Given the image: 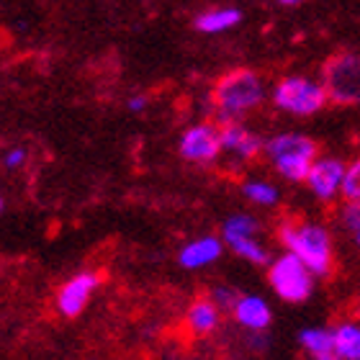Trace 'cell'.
<instances>
[{"mask_svg":"<svg viewBox=\"0 0 360 360\" xmlns=\"http://www.w3.org/2000/svg\"><path fill=\"white\" fill-rule=\"evenodd\" d=\"M345 165L340 158L332 155H319L314 160V165L307 175V188L311 191L316 201L332 203L335 198H342V180H345Z\"/></svg>","mask_w":360,"mask_h":360,"instance_id":"cell-8","label":"cell"},{"mask_svg":"<svg viewBox=\"0 0 360 360\" xmlns=\"http://www.w3.org/2000/svg\"><path fill=\"white\" fill-rule=\"evenodd\" d=\"M340 224L345 232H350L353 242L358 245L360 250V201H345L340 206Z\"/></svg>","mask_w":360,"mask_h":360,"instance_id":"cell-20","label":"cell"},{"mask_svg":"<svg viewBox=\"0 0 360 360\" xmlns=\"http://www.w3.org/2000/svg\"><path fill=\"white\" fill-rule=\"evenodd\" d=\"M242 21V11L234 6H217V8H206L193 18L195 31L201 34H224V31H232L234 26H240Z\"/></svg>","mask_w":360,"mask_h":360,"instance_id":"cell-13","label":"cell"},{"mask_svg":"<svg viewBox=\"0 0 360 360\" xmlns=\"http://www.w3.org/2000/svg\"><path fill=\"white\" fill-rule=\"evenodd\" d=\"M234 322L250 332H265L273 322V311H270L268 301L255 293H240V299L232 309Z\"/></svg>","mask_w":360,"mask_h":360,"instance_id":"cell-11","label":"cell"},{"mask_svg":"<svg viewBox=\"0 0 360 360\" xmlns=\"http://www.w3.org/2000/svg\"><path fill=\"white\" fill-rule=\"evenodd\" d=\"M242 195L255 203V206H265V209H270V206H276L281 201V191L268 180L257 178H250L242 183Z\"/></svg>","mask_w":360,"mask_h":360,"instance_id":"cell-18","label":"cell"},{"mask_svg":"<svg viewBox=\"0 0 360 360\" xmlns=\"http://www.w3.org/2000/svg\"><path fill=\"white\" fill-rule=\"evenodd\" d=\"M268 85L263 75L250 68H234L219 75L209 90L211 111L219 124L226 121H245L255 113L268 98Z\"/></svg>","mask_w":360,"mask_h":360,"instance_id":"cell-1","label":"cell"},{"mask_svg":"<svg viewBox=\"0 0 360 360\" xmlns=\"http://www.w3.org/2000/svg\"><path fill=\"white\" fill-rule=\"evenodd\" d=\"M281 6H288V8H293V6H301V3H307V0H278Z\"/></svg>","mask_w":360,"mask_h":360,"instance_id":"cell-25","label":"cell"},{"mask_svg":"<svg viewBox=\"0 0 360 360\" xmlns=\"http://www.w3.org/2000/svg\"><path fill=\"white\" fill-rule=\"evenodd\" d=\"M26 160H29L26 147H11V150L3 155V167H6V170H21V167L26 165Z\"/></svg>","mask_w":360,"mask_h":360,"instance_id":"cell-23","label":"cell"},{"mask_svg":"<svg viewBox=\"0 0 360 360\" xmlns=\"http://www.w3.org/2000/svg\"><path fill=\"white\" fill-rule=\"evenodd\" d=\"M316 276L307 268V263L285 250L283 255L270 260L268 265V283L276 291L278 299L285 304H304L314 293Z\"/></svg>","mask_w":360,"mask_h":360,"instance_id":"cell-6","label":"cell"},{"mask_svg":"<svg viewBox=\"0 0 360 360\" xmlns=\"http://www.w3.org/2000/svg\"><path fill=\"white\" fill-rule=\"evenodd\" d=\"M180 158L191 165H214L221 158V127L217 119L195 121L178 139Z\"/></svg>","mask_w":360,"mask_h":360,"instance_id":"cell-7","label":"cell"},{"mask_svg":"<svg viewBox=\"0 0 360 360\" xmlns=\"http://www.w3.org/2000/svg\"><path fill=\"white\" fill-rule=\"evenodd\" d=\"M221 252H224V240L206 234V237H195L188 245H183V250L178 252V263L186 270H201L217 263Z\"/></svg>","mask_w":360,"mask_h":360,"instance_id":"cell-12","label":"cell"},{"mask_svg":"<svg viewBox=\"0 0 360 360\" xmlns=\"http://www.w3.org/2000/svg\"><path fill=\"white\" fill-rule=\"evenodd\" d=\"M268 98L278 111L288 113V116H299V119L314 116V113H319L330 103V96H327L324 83L319 77H309V75L278 77L276 83H273V88H270Z\"/></svg>","mask_w":360,"mask_h":360,"instance_id":"cell-4","label":"cell"},{"mask_svg":"<svg viewBox=\"0 0 360 360\" xmlns=\"http://www.w3.org/2000/svg\"><path fill=\"white\" fill-rule=\"evenodd\" d=\"M224 245L232 250L237 257L248 260V263H252V265H270L268 248H265V245L257 240V237H237V240H229V242H224Z\"/></svg>","mask_w":360,"mask_h":360,"instance_id":"cell-16","label":"cell"},{"mask_svg":"<svg viewBox=\"0 0 360 360\" xmlns=\"http://www.w3.org/2000/svg\"><path fill=\"white\" fill-rule=\"evenodd\" d=\"M221 127V155L232 158L234 162H252L263 158L265 139L255 134L245 121H226Z\"/></svg>","mask_w":360,"mask_h":360,"instance_id":"cell-10","label":"cell"},{"mask_svg":"<svg viewBox=\"0 0 360 360\" xmlns=\"http://www.w3.org/2000/svg\"><path fill=\"white\" fill-rule=\"evenodd\" d=\"M342 201H360V155L345 165L342 180Z\"/></svg>","mask_w":360,"mask_h":360,"instance_id":"cell-21","label":"cell"},{"mask_svg":"<svg viewBox=\"0 0 360 360\" xmlns=\"http://www.w3.org/2000/svg\"><path fill=\"white\" fill-rule=\"evenodd\" d=\"M0 211H3V198H0Z\"/></svg>","mask_w":360,"mask_h":360,"instance_id":"cell-26","label":"cell"},{"mask_svg":"<svg viewBox=\"0 0 360 360\" xmlns=\"http://www.w3.org/2000/svg\"><path fill=\"white\" fill-rule=\"evenodd\" d=\"M186 324L193 335L206 338V335L219 330V324H221V309L217 307V301L211 299V296L209 299H195L193 304L188 307Z\"/></svg>","mask_w":360,"mask_h":360,"instance_id":"cell-14","label":"cell"},{"mask_svg":"<svg viewBox=\"0 0 360 360\" xmlns=\"http://www.w3.org/2000/svg\"><path fill=\"white\" fill-rule=\"evenodd\" d=\"M147 105H150V98L144 96V93H134V96L127 98V108L131 113H142Z\"/></svg>","mask_w":360,"mask_h":360,"instance_id":"cell-24","label":"cell"},{"mask_svg":"<svg viewBox=\"0 0 360 360\" xmlns=\"http://www.w3.org/2000/svg\"><path fill=\"white\" fill-rule=\"evenodd\" d=\"M257 232H260V224H257L255 217H250V214H232L224 221V226H221V240L229 242L237 240V237H257Z\"/></svg>","mask_w":360,"mask_h":360,"instance_id":"cell-19","label":"cell"},{"mask_svg":"<svg viewBox=\"0 0 360 360\" xmlns=\"http://www.w3.org/2000/svg\"><path fill=\"white\" fill-rule=\"evenodd\" d=\"M278 242L288 252L301 257L316 278H327L335 270V248L327 226L304 219H283L278 224Z\"/></svg>","mask_w":360,"mask_h":360,"instance_id":"cell-2","label":"cell"},{"mask_svg":"<svg viewBox=\"0 0 360 360\" xmlns=\"http://www.w3.org/2000/svg\"><path fill=\"white\" fill-rule=\"evenodd\" d=\"M299 342H301V347L309 353V358L311 360H340L332 330H322V327H309V330H301Z\"/></svg>","mask_w":360,"mask_h":360,"instance_id":"cell-15","label":"cell"},{"mask_svg":"<svg viewBox=\"0 0 360 360\" xmlns=\"http://www.w3.org/2000/svg\"><path fill=\"white\" fill-rule=\"evenodd\" d=\"M335 335V347H338L340 360H360V327L358 324H340L332 330Z\"/></svg>","mask_w":360,"mask_h":360,"instance_id":"cell-17","label":"cell"},{"mask_svg":"<svg viewBox=\"0 0 360 360\" xmlns=\"http://www.w3.org/2000/svg\"><path fill=\"white\" fill-rule=\"evenodd\" d=\"M319 80L327 88L330 103L342 108H360V52L340 49L324 60Z\"/></svg>","mask_w":360,"mask_h":360,"instance_id":"cell-5","label":"cell"},{"mask_svg":"<svg viewBox=\"0 0 360 360\" xmlns=\"http://www.w3.org/2000/svg\"><path fill=\"white\" fill-rule=\"evenodd\" d=\"M263 158L288 183H304L314 160L319 158V144L299 131H283L265 139Z\"/></svg>","mask_w":360,"mask_h":360,"instance_id":"cell-3","label":"cell"},{"mask_svg":"<svg viewBox=\"0 0 360 360\" xmlns=\"http://www.w3.org/2000/svg\"><path fill=\"white\" fill-rule=\"evenodd\" d=\"M211 299L217 301V307L221 309V311H232L234 304H237V299H240V293L234 291V288L219 285V288H214V293H211Z\"/></svg>","mask_w":360,"mask_h":360,"instance_id":"cell-22","label":"cell"},{"mask_svg":"<svg viewBox=\"0 0 360 360\" xmlns=\"http://www.w3.org/2000/svg\"><path fill=\"white\" fill-rule=\"evenodd\" d=\"M101 288V276L96 270H80L77 276H72L68 283L57 291V299H54V307L62 316L68 319H75L88 309L93 293Z\"/></svg>","mask_w":360,"mask_h":360,"instance_id":"cell-9","label":"cell"}]
</instances>
